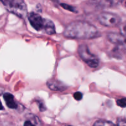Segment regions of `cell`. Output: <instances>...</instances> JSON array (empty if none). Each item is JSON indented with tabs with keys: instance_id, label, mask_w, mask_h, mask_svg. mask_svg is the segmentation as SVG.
Segmentation results:
<instances>
[{
	"instance_id": "7c38bea8",
	"label": "cell",
	"mask_w": 126,
	"mask_h": 126,
	"mask_svg": "<svg viewBox=\"0 0 126 126\" xmlns=\"http://www.w3.org/2000/svg\"><path fill=\"white\" fill-rule=\"evenodd\" d=\"M60 6L63 7L65 9L68 10L69 11H71L72 12H77V11L76 10V9L72 6H70V5L67 4H65V3H62L60 4Z\"/></svg>"
},
{
	"instance_id": "8992f818",
	"label": "cell",
	"mask_w": 126,
	"mask_h": 126,
	"mask_svg": "<svg viewBox=\"0 0 126 126\" xmlns=\"http://www.w3.org/2000/svg\"><path fill=\"white\" fill-rule=\"evenodd\" d=\"M107 38L110 43L119 46L126 44V38L121 33H109L107 34Z\"/></svg>"
},
{
	"instance_id": "ffe728a7",
	"label": "cell",
	"mask_w": 126,
	"mask_h": 126,
	"mask_svg": "<svg viewBox=\"0 0 126 126\" xmlns=\"http://www.w3.org/2000/svg\"><path fill=\"white\" fill-rule=\"evenodd\" d=\"M123 1L124 0H111L112 4H116L120 3V2H121Z\"/></svg>"
},
{
	"instance_id": "30bf717a",
	"label": "cell",
	"mask_w": 126,
	"mask_h": 126,
	"mask_svg": "<svg viewBox=\"0 0 126 126\" xmlns=\"http://www.w3.org/2000/svg\"><path fill=\"white\" fill-rule=\"evenodd\" d=\"M91 2L96 6L100 8L110 7L113 4L111 0H91Z\"/></svg>"
},
{
	"instance_id": "9a60e30c",
	"label": "cell",
	"mask_w": 126,
	"mask_h": 126,
	"mask_svg": "<svg viewBox=\"0 0 126 126\" xmlns=\"http://www.w3.org/2000/svg\"><path fill=\"white\" fill-rule=\"evenodd\" d=\"M74 98L76 100H81L82 98V94L79 92H76L74 94Z\"/></svg>"
},
{
	"instance_id": "d6986e66",
	"label": "cell",
	"mask_w": 126,
	"mask_h": 126,
	"mask_svg": "<svg viewBox=\"0 0 126 126\" xmlns=\"http://www.w3.org/2000/svg\"><path fill=\"white\" fill-rule=\"evenodd\" d=\"M23 126H36L34 125L33 124H32V122H30V121H27L25 122Z\"/></svg>"
},
{
	"instance_id": "277c9868",
	"label": "cell",
	"mask_w": 126,
	"mask_h": 126,
	"mask_svg": "<svg viewBox=\"0 0 126 126\" xmlns=\"http://www.w3.org/2000/svg\"><path fill=\"white\" fill-rule=\"evenodd\" d=\"M98 20L102 25L108 27H114L120 25L121 18L116 14L103 12L98 15Z\"/></svg>"
},
{
	"instance_id": "5bb4252c",
	"label": "cell",
	"mask_w": 126,
	"mask_h": 126,
	"mask_svg": "<svg viewBox=\"0 0 126 126\" xmlns=\"http://www.w3.org/2000/svg\"><path fill=\"white\" fill-rule=\"evenodd\" d=\"M116 104L119 107L122 108H126V98H123L121 99L118 100L116 101Z\"/></svg>"
},
{
	"instance_id": "7402d4cb",
	"label": "cell",
	"mask_w": 126,
	"mask_h": 126,
	"mask_svg": "<svg viewBox=\"0 0 126 126\" xmlns=\"http://www.w3.org/2000/svg\"><path fill=\"white\" fill-rule=\"evenodd\" d=\"M125 6L126 7V2H125Z\"/></svg>"
},
{
	"instance_id": "52a82bcc",
	"label": "cell",
	"mask_w": 126,
	"mask_h": 126,
	"mask_svg": "<svg viewBox=\"0 0 126 126\" xmlns=\"http://www.w3.org/2000/svg\"><path fill=\"white\" fill-rule=\"evenodd\" d=\"M47 86L50 90L53 91L62 92V91L67 89V86L65 84L63 83L62 82H60V81L54 79L49 80L47 82Z\"/></svg>"
},
{
	"instance_id": "ba28073f",
	"label": "cell",
	"mask_w": 126,
	"mask_h": 126,
	"mask_svg": "<svg viewBox=\"0 0 126 126\" xmlns=\"http://www.w3.org/2000/svg\"><path fill=\"white\" fill-rule=\"evenodd\" d=\"M43 31L47 34H54L55 33V27L54 22L47 18H44V23Z\"/></svg>"
},
{
	"instance_id": "7a4b0ae2",
	"label": "cell",
	"mask_w": 126,
	"mask_h": 126,
	"mask_svg": "<svg viewBox=\"0 0 126 126\" xmlns=\"http://www.w3.org/2000/svg\"><path fill=\"white\" fill-rule=\"evenodd\" d=\"M78 53L80 57L91 68H97L99 65V60L95 55L90 52L88 46L81 44L78 47Z\"/></svg>"
},
{
	"instance_id": "44dd1931",
	"label": "cell",
	"mask_w": 126,
	"mask_h": 126,
	"mask_svg": "<svg viewBox=\"0 0 126 126\" xmlns=\"http://www.w3.org/2000/svg\"><path fill=\"white\" fill-rule=\"evenodd\" d=\"M4 108H3V106H2V103H1V101H0V110H3Z\"/></svg>"
},
{
	"instance_id": "6da1fadb",
	"label": "cell",
	"mask_w": 126,
	"mask_h": 126,
	"mask_svg": "<svg viewBox=\"0 0 126 126\" xmlns=\"http://www.w3.org/2000/svg\"><path fill=\"white\" fill-rule=\"evenodd\" d=\"M66 38L79 39H91L97 38L100 33L95 26L86 21H74L69 23L63 32Z\"/></svg>"
},
{
	"instance_id": "603a6c76",
	"label": "cell",
	"mask_w": 126,
	"mask_h": 126,
	"mask_svg": "<svg viewBox=\"0 0 126 126\" xmlns=\"http://www.w3.org/2000/svg\"></svg>"
},
{
	"instance_id": "5b68a950",
	"label": "cell",
	"mask_w": 126,
	"mask_h": 126,
	"mask_svg": "<svg viewBox=\"0 0 126 126\" xmlns=\"http://www.w3.org/2000/svg\"><path fill=\"white\" fill-rule=\"evenodd\" d=\"M28 20L31 25L37 31H43L44 23V18L38 14L32 12L28 15Z\"/></svg>"
},
{
	"instance_id": "e0dca14e",
	"label": "cell",
	"mask_w": 126,
	"mask_h": 126,
	"mask_svg": "<svg viewBox=\"0 0 126 126\" xmlns=\"http://www.w3.org/2000/svg\"><path fill=\"white\" fill-rule=\"evenodd\" d=\"M117 126H126V120L125 119H120L118 121Z\"/></svg>"
},
{
	"instance_id": "4fadbf2b",
	"label": "cell",
	"mask_w": 126,
	"mask_h": 126,
	"mask_svg": "<svg viewBox=\"0 0 126 126\" xmlns=\"http://www.w3.org/2000/svg\"><path fill=\"white\" fill-rule=\"evenodd\" d=\"M119 30L121 34L126 38V22L121 23L119 25Z\"/></svg>"
},
{
	"instance_id": "8fae6325",
	"label": "cell",
	"mask_w": 126,
	"mask_h": 126,
	"mask_svg": "<svg viewBox=\"0 0 126 126\" xmlns=\"http://www.w3.org/2000/svg\"><path fill=\"white\" fill-rule=\"evenodd\" d=\"M93 126H116L112 122L107 120H98L94 123Z\"/></svg>"
},
{
	"instance_id": "ac0fdd59",
	"label": "cell",
	"mask_w": 126,
	"mask_h": 126,
	"mask_svg": "<svg viewBox=\"0 0 126 126\" xmlns=\"http://www.w3.org/2000/svg\"><path fill=\"white\" fill-rule=\"evenodd\" d=\"M0 1H1V2H2V3L4 5L5 7H6V6H8L9 4L11 2V0H0Z\"/></svg>"
},
{
	"instance_id": "9c48e42d",
	"label": "cell",
	"mask_w": 126,
	"mask_h": 126,
	"mask_svg": "<svg viewBox=\"0 0 126 126\" xmlns=\"http://www.w3.org/2000/svg\"><path fill=\"white\" fill-rule=\"evenodd\" d=\"M4 99L6 102V105L8 107V108L11 109H16L17 108V103L14 100V97L11 94L9 93H5L3 95Z\"/></svg>"
},
{
	"instance_id": "2e32d148",
	"label": "cell",
	"mask_w": 126,
	"mask_h": 126,
	"mask_svg": "<svg viewBox=\"0 0 126 126\" xmlns=\"http://www.w3.org/2000/svg\"><path fill=\"white\" fill-rule=\"evenodd\" d=\"M38 104L39 105V110H40L41 111H44L46 110V108L44 106V103L43 102H38Z\"/></svg>"
},
{
	"instance_id": "3957f363",
	"label": "cell",
	"mask_w": 126,
	"mask_h": 126,
	"mask_svg": "<svg viewBox=\"0 0 126 126\" xmlns=\"http://www.w3.org/2000/svg\"><path fill=\"white\" fill-rule=\"evenodd\" d=\"M6 7L7 11L20 18H25L28 14L27 6L23 0H11Z\"/></svg>"
}]
</instances>
